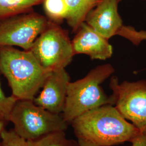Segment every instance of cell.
Masks as SVG:
<instances>
[{
	"mask_svg": "<svg viewBox=\"0 0 146 146\" xmlns=\"http://www.w3.org/2000/svg\"><path fill=\"white\" fill-rule=\"evenodd\" d=\"M78 146H112L131 141L140 131L113 104L90 110L70 123Z\"/></svg>",
	"mask_w": 146,
	"mask_h": 146,
	"instance_id": "1",
	"label": "cell"
},
{
	"mask_svg": "<svg viewBox=\"0 0 146 146\" xmlns=\"http://www.w3.org/2000/svg\"><path fill=\"white\" fill-rule=\"evenodd\" d=\"M52 72L44 68L31 50L0 47V72L17 100L33 101Z\"/></svg>",
	"mask_w": 146,
	"mask_h": 146,
	"instance_id": "2",
	"label": "cell"
},
{
	"mask_svg": "<svg viewBox=\"0 0 146 146\" xmlns=\"http://www.w3.org/2000/svg\"><path fill=\"white\" fill-rule=\"evenodd\" d=\"M114 71L110 64H106L92 69L84 78L69 82L62 114L66 121L70 123L78 116L90 110L113 104L111 96L104 93L101 84Z\"/></svg>",
	"mask_w": 146,
	"mask_h": 146,
	"instance_id": "3",
	"label": "cell"
},
{
	"mask_svg": "<svg viewBox=\"0 0 146 146\" xmlns=\"http://www.w3.org/2000/svg\"><path fill=\"white\" fill-rule=\"evenodd\" d=\"M9 121L14 125L16 133L26 141L55 132L64 131L69 124L62 114L51 113L31 100H17Z\"/></svg>",
	"mask_w": 146,
	"mask_h": 146,
	"instance_id": "4",
	"label": "cell"
},
{
	"mask_svg": "<svg viewBox=\"0 0 146 146\" xmlns=\"http://www.w3.org/2000/svg\"><path fill=\"white\" fill-rule=\"evenodd\" d=\"M31 50L42 66L50 71L66 68L74 56L67 31L50 21Z\"/></svg>",
	"mask_w": 146,
	"mask_h": 146,
	"instance_id": "5",
	"label": "cell"
},
{
	"mask_svg": "<svg viewBox=\"0 0 146 146\" xmlns=\"http://www.w3.org/2000/svg\"><path fill=\"white\" fill-rule=\"evenodd\" d=\"M110 87L113 105L141 133H146V81L120 83L112 76Z\"/></svg>",
	"mask_w": 146,
	"mask_h": 146,
	"instance_id": "6",
	"label": "cell"
},
{
	"mask_svg": "<svg viewBox=\"0 0 146 146\" xmlns=\"http://www.w3.org/2000/svg\"><path fill=\"white\" fill-rule=\"evenodd\" d=\"M49 22L46 17L33 11L1 20L0 47L17 46L31 50Z\"/></svg>",
	"mask_w": 146,
	"mask_h": 146,
	"instance_id": "7",
	"label": "cell"
},
{
	"mask_svg": "<svg viewBox=\"0 0 146 146\" xmlns=\"http://www.w3.org/2000/svg\"><path fill=\"white\" fill-rule=\"evenodd\" d=\"M70 80L65 68L52 71L43 84L42 91L33 102L51 113L62 114Z\"/></svg>",
	"mask_w": 146,
	"mask_h": 146,
	"instance_id": "8",
	"label": "cell"
},
{
	"mask_svg": "<svg viewBox=\"0 0 146 146\" xmlns=\"http://www.w3.org/2000/svg\"><path fill=\"white\" fill-rule=\"evenodd\" d=\"M72 41L73 52L85 54L92 59L106 60L111 57L113 47L105 38L88 25L83 22Z\"/></svg>",
	"mask_w": 146,
	"mask_h": 146,
	"instance_id": "9",
	"label": "cell"
},
{
	"mask_svg": "<svg viewBox=\"0 0 146 146\" xmlns=\"http://www.w3.org/2000/svg\"><path fill=\"white\" fill-rule=\"evenodd\" d=\"M120 0H100L87 16L85 22L107 39L116 35L123 26L118 12Z\"/></svg>",
	"mask_w": 146,
	"mask_h": 146,
	"instance_id": "10",
	"label": "cell"
},
{
	"mask_svg": "<svg viewBox=\"0 0 146 146\" xmlns=\"http://www.w3.org/2000/svg\"><path fill=\"white\" fill-rule=\"evenodd\" d=\"M100 0H66L68 14L66 20L73 32L77 31L85 21L89 13L99 3Z\"/></svg>",
	"mask_w": 146,
	"mask_h": 146,
	"instance_id": "11",
	"label": "cell"
},
{
	"mask_svg": "<svg viewBox=\"0 0 146 146\" xmlns=\"http://www.w3.org/2000/svg\"><path fill=\"white\" fill-rule=\"evenodd\" d=\"M44 0H0V20L33 11Z\"/></svg>",
	"mask_w": 146,
	"mask_h": 146,
	"instance_id": "12",
	"label": "cell"
},
{
	"mask_svg": "<svg viewBox=\"0 0 146 146\" xmlns=\"http://www.w3.org/2000/svg\"><path fill=\"white\" fill-rule=\"evenodd\" d=\"M42 3L49 21L59 25L66 20L68 9L66 0H44Z\"/></svg>",
	"mask_w": 146,
	"mask_h": 146,
	"instance_id": "13",
	"label": "cell"
},
{
	"mask_svg": "<svg viewBox=\"0 0 146 146\" xmlns=\"http://www.w3.org/2000/svg\"><path fill=\"white\" fill-rule=\"evenodd\" d=\"M27 146H78V145L76 141L68 139L64 131H58L35 140L27 141Z\"/></svg>",
	"mask_w": 146,
	"mask_h": 146,
	"instance_id": "14",
	"label": "cell"
},
{
	"mask_svg": "<svg viewBox=\"0 0 146 146\" xmlns=\"http://www.w3.org/2000/svg\"><path fill=\"white\" fill-rule=\"evenodd\" d=\"M17 100L13 95L7 96L3 93L0 84V120L9 121L11 111Z\"/></svg>",
	"mask_w": 146,
	"mask_h": 146,
	"instance_id": "15",
	"label": "cell"
},
{
	"mask_svg": "<svg viewBox=\"0 0 146 146\" xmlns=\"http://www.w3.org/2000/svg\"><path fill=\"white\" fill-rule=\"evenodd\" d=\"M117 35L128 39L136 46L139 45L142 41L146 40V31H137L131 27L123 26Z\"/></svg>",
	"mask_w": 146,
	"mask_h": 146,
	"instance_id": "16",
	"label": "cell"
},
{
	"mask_svg": "<svg viewBox=\"0 0 146 146\" xmlns=\"http://www.w3.org/2000/svg\"><path fill=\"white\" fill-rule=\"evenodd\" d=\"M2 146H27V141L18 135L14 130L3 129L1 134Z\"/></svg>",
	"mask_w": 146,
	"mask_h": 146,
	"instance_id": "17",
	"label": "cell"
},
{
	"mask_svg": "<svg viewBox=\"0 0 146 146\" xmlns=\"http://www.w3.org/2000/svg\"><path fill=\"white\" fill-rule=\"evenodd\" d=\"M131 142V146H146V133L140 132Z\"/></svg>",
	"mask_w": 146,
	"mask_h": 146,
	"instance_id": "18",
	"label": "cell"
},
{
	"mask_svg": "<svg viewBox=\"0 0 146 146\" xmlns=\"http://www.w3.org/2000/svg\"><path fill=\"white\" fill-rule=\"evenodd\" d=\"M4 121L0 120V146H2V142H1V134L3 130L4 129Z\"/></svg>",
	"mask_w": 146,
	"mask_h": 146,
	"instance_id": "19",
	"label": "cell"
},
{
	"mask_svg": "<svg viewBox=\"0 0 146 146\" xmlns=\"http://www.w3.org/2000/svg\"><path fill=\"white\" fill-rule=\"evenodd\" d=\"M120 1H121V0H120Z\"/></svg>",
	"mask_w": 146,
	"mask_h": 146,
	"instance_id": "20",
	"label": "cell"
}]
</instances>
